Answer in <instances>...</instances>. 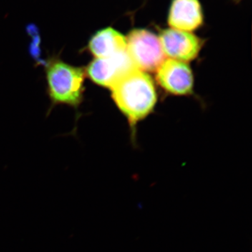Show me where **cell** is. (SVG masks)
<instances>
[{"label": "cell", "instance_id": "obj_1", "mask_svg": "<svg viewBox=\"0 0 252 252\" xmlns=\"http://www.w3.org/2000/svg\"><path fill=\"white\" fill-rule=\"evenodd\" d=\"M111 89L113 99L131 124L147 117L157 103L153 81L138 69L128 73Z\"/></svg>", "mask_w": 252, "mask_h": 252}, {"label": "cell", "instance_id": "obj_2", "mask_svg": "<svg viewBox=\"0 0 252 252\" xmlns=\"http://www.w3.org/2000/svg\"><path fill=\"white\" fill-rule=\"evenodd\" d=\"M48 94L53 104L79 107L84 93V68L75 67L57 57L47 61L45 68Z\"/></svg>", "mask_w": 252, "mask_h": 252}, {"label": "cell", "instance_id": "obj_3", "mask_svg": "<svg viewBox=\"0 0 252 252\" xmlns=\"http://www.w3.org/2000/svg\"><path fill=\"white\" fill-rule=\"evenodd\" d=\"M126 41L127 54L139 70H157L165 60L158 36L149 30H132Z\"/></svg>", "mask_w": 252, "mask_h": 252}, {"label": "cell", "instance_id": "obj_4", "mask_svg": "<svg viewBox=\"0 0 252 252\" xmlns=\"http://www.w3.org/2000/svg\"><path fill=\"white\" fill-rule=\"evenodd\" d=\"M137 69L127 51L105 59H94L85 68L86 76L102 87L112 89L128 73Z\"/></svg>", "mask_w": 252, "mask_h": 252}, {"label": "cell", "instance_id": "obj_5", "mask_svg": "<svg viewBox=\"0 0 252 252\" xmlns=\"http://www.w3.org/2000/svg\"><path fill=\"white\" fill-rule=\"evenodd\" d=\"M162 51L170 59L190 61L198 56L203 41L189 32L177 30H162L158 36Z\"/></svg>", "mask_w": 252, "mask_h": 252}, {"label": "cell", "instance_id": "obj_6", "mask_svg": "<svg viewBox=\"0 0 252 252\" xmlns=\"http://www.w3.org/2000/svg\"><path fill=\"white\" fill-rule=\"evenodd\" d=\"M157 79L164 90L177 95L193 91V76L188 64L177 60H165L157 69Z\"/></svg>", "mask_w": 252, "mask_h": 252}, {"label": "cell", "instance_id": "obj_7", "mask_svg": "<svg viewBox=\"0 0 252 252\" xmlns=\"http://www.w3.org/2000/svg\"><path fill=\"white\" fill-rule=\"evenodd\" d=\"M167 23L172 29L190 32L203 26V7L199 0H172Z\"/></svg>", "mask_w": 252, "mask_h": 252}, {"label": "cell", "instance_id": "obj_8", "mask_svg": "<svg viewBox=\"0 0 252 252\" xmlns=\"http://www.w3.org/2000/svg\"><path fill=\"white\" fill-rule=\"evenodd\" d=\"M87 49L94 59H105L127 51V41L117 30L105 28L91 36Z\"/></svg>", "mask_w": 252, "mask_h": 252}]
</instances>
